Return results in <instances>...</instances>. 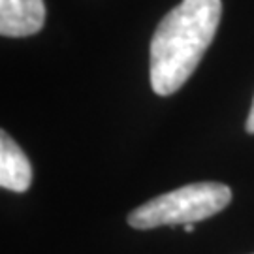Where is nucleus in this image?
<instances>
[{"mask_svg":"<svg viewBox=\"0 0 254 254\" xmlns=\"http://www.w3.org/2000/svg\"><path fill=\"white\" fill-rule=\"evenodd\" d=\"M232 201L230 187L222 183H192L181 189L166 192L141 203L128 215V224L136 230L158 226L194 224L217 215Z\"/></svg>","mask_w":254,"mask_h":254,"instance_id":"2","label":"nucleus"},{"mask_svg":"<svg viewBox=\"0 0 254 254\" xmlns=\"http://www.w3.org/2000/svg\"><path fill=\"white\" fill-rule=\"evenodd\" d=\"M185 232H187V234H190V232H194V224H185Z\"/></svg>","mask_w":254,"mask_h":254,"instance_id":"6","label":"nucleus"},{"mask_svg":"<svg viewBox=\"0 0 254 254\" xmlns=\"http://www.w3.org/2000/svg\"><path fill=\"white\" fill-rule=\"evenodd\" d=\"M46 23L44 0H0V34L8 38L32 36Z\"/></svg>","mask_w":254,"mask_h":254,"instance_id":"3","label":"nucleus"},{"mask_svg":"<svg viewBox=\"0 0 254 254\" xmlns=\"http://www.w3.org/2000/svg\"><path fill=\"white\" fill-rule=\"evenodd\" d=\"M32 183V166L13 137L0 132V187L6 190L27 192Z\"/></svg>","mask_w":254,"mask_h":254,"instance_id":"4","label":"nucleus"},{"mask_svg":"<svg viewBox=\"0 0 254 254\" xmlns=\"http://www.w3.org/2000/svg\"><path fill=\"white\" fill-rule=\"evenodd\" d=\"M247 132L254 134V100L253 106H251V111H249V119H247Z\"/></svg>","mask_w":254,"mask_h":254,"instance_id":"5","label":"nucleus"},{"mask_svg":"<svg viewBox=\"0 0 254 254\" xmlns=\"http://www.w3.org/2000/svg\"><path fill=\"white\" fill-rule=\"evenodd\" d=\"M220 0H183L158 23L149 49V79L158 96L177 92L217 34Z\"/></svg>","mask_w":254,"mask_h":254,"instance_id":"1","label":"nucleus"}]
</instances>
